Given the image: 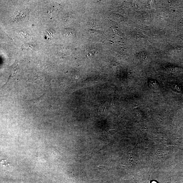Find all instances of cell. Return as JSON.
<instances>
[{"label":"cell","mask_w":183,"mask_h":183,"mask_svg":"<svg viewBox=\"0 0 183 183\" xmlns=\"http://www.w3.org/2000/svg\"><path fill=\"white\" fill-rule=\"evenodd\" d=\"M29 15V12L27 10H22L18 13L15 17L16 21H19L22 19L26 18Z\"/></svg>","instance_id":"obj_2"},{"label":"cell","mask_w":183,"mask_h":183,"mask_svg":"<svg viewBox=\"0 0 183 183\" xmlns=\"http://www.w3.org/2000/svg\"><path fill=\"white\" fill-rule=\"evenodd\" d=\"M55 32V31L52 29H50L46 31V34L47 38L49 39H51L53 38Z\"/></svg>","instance_id":"obj_4"},{"label":"cell","mask_w":183,"mask_h":183,"mask_svg":"<svg viewBox=\"0 0 183 183\" xmlns=\"http://www.w3.org/2000/svg\"><path fill=\"white\" fill-rule=\"evenodd\" d=\"M99 53V52L96 49L89 48L86 50L85 54L87 58L90 59H94L97 57Z\"/></svg>","instance_id":"obj_1"},{"label":"cell","mask_w":183,"mask_h":183,"mask_svg":"<svg viewBox=\"0 0 183 183\" xmlns=\"http://www.w3.org/2000/svg\"><path fill=\"white\" fill-rule=\"evenodd\" d=\"M63 34L64 36L69 38H74L76 34L75 31L73 29H70L64 30Z\"/></svg>","instance_id":"obj_3"},{"label":"cell","mask_w":183,"mask_h":183,"mask_svg":"<svg viewBox=\"0 0 183 183\" xmlns=\"http://www.w3.org/2000/svg\"><path fill=\"white\" fill-rule=\"evenodd\" d=\"M173 88L174 90H176L177 91H180V90H181V89L179 88V87L177 85L175 86H173Z\"/></svg>","instance_id":"obj_5"}]
</instances>
